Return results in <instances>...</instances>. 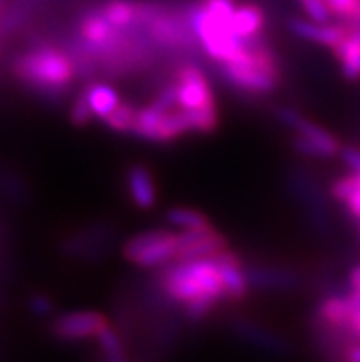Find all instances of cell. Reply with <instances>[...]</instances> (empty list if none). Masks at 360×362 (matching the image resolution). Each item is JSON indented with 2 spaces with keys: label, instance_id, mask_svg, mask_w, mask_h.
Returning a JSON list of instances; mask_svg holds the SVG:
<instances>
[{
  "label": "cell",
  "instance_id": "44dd1931",
  "mask_svg": "<svg viewBox=\"0 0 360 362\" xmlns=\"http://www.w3.org/2000/svg\"><path fill=\"white\" fill-rule=\"evenodd\" d=\"M100 9L116 28H131L137 21L138 0H107Z\"/></svg>",
  "mask_w": 360,
  "mask_h": 362
},
{
  "label": "cell",
  "instance_id": "3957f363",
  "mask_svg": "<svg viewBox=\"0 0 360 362\" xmlns=\"http://www.w3.org/2000/svg\"><path fill=\"white\" fill-rule=\"evenodd\" d=\"M156 285L169 302L186 305L195 300L226 302L219 267L214 257L175 259L156 269Z\"/></svg>",
  "mask_w": 360,
  "mask_h": 362
},
{
  "label": "cell",
  "instance_id": "484cf974",
  "mask_svg": "<svg viewBox=\"0 0 360 362\" xmlns=\"http://www.w3.org/2000/svg\"><path fill=\"white\" fill-rule=\"evenodd\" d=\"M70 119H72V124L76 125V127H85V125H88L94 118V115H92L91 107H88V103L85 101V98H83V94H79L76 100H74L72 107H70Z\"/></svg>",
  "mask_w": 360,
  "mask_h": 362
},
{
  "label": "cell",
  "instance_id": "1f68e13d",
  "mask_svg": "<svg viewBox=\"0 0 360 362\" xmlns=\"http://www.w3.org/2000/svg\"><path fill=\"white\" fill-rule=\"evenodd\" d=\"M298 2H303V0H298Z\"/></svg>",
  "mask_w": 360,
  "mask_h": 362
},
{
  "label": "cell",
  "instance_id": "4dcf8cb0",
  "mask_svg": "<svg viewBox=\"0 0 360 362\" xmlns=\"http://www.w3.org/2000/svg\"><path fill=\"white\" fill-rule=\"evenodd\" d=\"M349 285L352 289H360V265H356L352 272H349Z\"/></svg>",
  "mask_w": 360,
  "mask_h": 362
},
{
  "label": "cell",
  "instance_id": "83f0119b",
  "mask_svg": "<svg viewBox=\"0 0 360 362\" xmlns=\"http://www.w3.org/2000/svg\"><path fill=\"white\" fill-rule=\"evenodd\" d=\"M338 158L352 170V173L360 175V149H356L353 146H344L342 144L340 151H338Z\"/></svg>",
  "mask_w": 360,
  "mask_h": 362
},
{
  "label": "cell",
  "instance_id": "9a60e30c",
  "mask_svg": "<svg viewBox=\"0 0 360 362\" xmlns=\"http://www.w3.org/2000/svg\"><path fill=\"white\" fill-rule=\"evenodd\" d=\"M349 317H352V309L347 303V296H327L318 303L316 309V324L324 329L337 331L342 335L346 333Z\"/></svg>",
  "mask_w": 360,
  "mask_h": 362
},
{
  "label": "cell",
  "instance_id": "7402d4cb",
  "mask_svg": "<svg viewBox=\"0 0 360 362\" xmlns=\"http://www.w3.org/2000/svg\"><path fill=\"white\" fill-rule=\"evenodd\" d=\"M137 105H132L129 101H122L110 115H107L105 118H101V122H103V125H105L107 129H110L112 133L132 134L134 122H137Z\"/></svg>",
  "mask_w": 360,
  "mask_h": 362
},
{
  "label": "cell",
  "instance_id": "9c48e42d",
  "mask_svg": "<svg viewBox=\"0 0 360 362\" xmlns=\"http://www.w3.org/2000/svg\"><path fill=\"white\" fill-rule=\"evenodd\" d=\"M226 248H228V241L214 226L202 230H180L178 232L177 259L214 257Z\"/></svg>",
  "mask_w": 360,
  "mask_h": 362
},
{
  "label": "cell",
  "instance_id": "ffe728a7",
  "mask_svg": "<svg viewBox=\"0 0 360 362\" xmlns=\"http://www.w3.org/2000/svg\"><path fill=\"white\" fill-rule=\"evenodd\" d=\"M166 221L171 226H177L180 230H202L210 228V217L202 214L201 210L192 206H173L166 211Z\"/></svg>",
  "mask_w": 360,
  "mask_h": 362
},
{
  "label": "cell",
  "instance_id": "2e32d148",
  "mask_svg": "<svg viewBox=\"0 0 360 362\" xmlns=\"http://www.w3.org/2000/svg\"><path fill=\"white\" fill-rule=\"evenodd\" d=\"M81 94L85 98V101L88 103V107H91L92 115H94L96 119L105 118L107 115H110L122 103V98H120L118 90L110 83H88L87 87L81 90Z\"/></svg>",
  "mask_w": 360,
  "mask_h": 362
},
{
  "label": "cell",
  "instance_id": "cb8c5ba5",
  "mask_svg": "<svg viewBox=\"0 0 360 362\" xmlns=\"http://www.w3.org/2000/svg\"><path fill=\"white\" fill-rule=\"evenodd\" d=\"M359 177H356L355 173H352L347 175V177H340L338 180H335V182L331 184L329 193H331V197H333L335 201L340 202V204H346V202L359 192Z\"/></svg>",
  "mask_w": 360,
  "mask_h": 362
},
{
  "label": "cell",
  "instance_id": "7c38bea8",
  "mask_svg": "<svg viewBox=\"0 0 360 362\" xmlns=\"http://www.w3.org/2000/svg\"><path fill=\"white\" fill-rule=\"evenodd\" d=\"M287 30L294 37L306 42H315V45L325 46V48H335L338 42L347 35V30L342 23H327L320 24L315 21H306L301 17H289Z\"/></svg>",
  "mask_w": 360,
  "mask_h": 362
},
{
  "label": "cell",
  "instance_id": "4fadbf2b",
  "mask_svg": "<svg viewBox=\"0 0 360 362\" xmlns=\"http://www.w3.org/2000/svg\"><path fill=\"white\" fill-rule=\"evenodd\" d=\"M107 241H109L107 228L92 226V228L87 230H79L74 235H69L64 239L63 252L72 257H88V259H92L98 252L105 250Z\"/></svg>",
  "mask_w": 360,
  "mask_h": 362
},
{
  "label": "cell",
  "instance_id": "5bb4252c",
  "mask_svg": "<svg viewBox=\"0 0 360 362\" xmlns=\"http://www.w3.org/2000/svg\"><path fill=\"white\" fill-rule=\"evenodd\" d=\"M246 278L250 289L287 291L298 285V276L279 267H246Z\"/></svg>",
  "mask_w": 360,
  "mask_h": 362
},
{
  "label": "cell",
  "instance_id": "ac0fdd59",
  "mask_svg": "<svg viewBox=\"0 0 360 362\" xmlns=\"http://www.w3.org/2000/svg\"><path fill=\"white\" fill-rule=\"evenodd\" d=\"M335 59L340 64V74L346 81H359L360 79V42L346 35L335 48H331Z\"/></svg>",
  "mask_w": 360,
  "mask_h": 362
},
{
  "label": "cell",
  "instance_id": "30bf717a",
  "mask_svg": "<svg viewBox=\"0 0 360 362\" xmlns=\"http://www.w3.org/2000/svg\"><path fill=\"white\" fill-rule=\"evenodd\" d=\"M125 192L138 210H153L158 202V186L149 165L134 162L125 170Z\"/></svg>",
  "mask_w": 360,
  "mask_h": 362
},
{
  "label": "cell",
  "instance_id": "ba28073f",
  "mask_svg": "<svg viewBox=\"0 0 360 362\" xmlns=\"http://www.w3.org/2000/svg\"><path fill=\"white\" fill-rule=\"evenodd\" d=\"M109 322L96 311H74L61 315L52 322V335L66 342L94 339Z\"/></svg>",
  "mask_w": 360,
  "mask_h": 362
},
{
  "label": "cell",
  "instance_id": "f1b7e54d",
  "mask_svg": "<svg viewBox=\"0 0 360 362\" xmlns=\"http://www.w3.org/2000/svg\"><path fill=\"white\" fill-rule=\"evenodd\" d=\"M325 2H327L329 9L333 13V18H337L338 23L346 21L356 4V0H325Z\"/></svg>",
  "mask_w": 360,
  "mask_h": 362
},
{
  "label": "cell",
  "instance_id": "7a4b0ae2",
  "mask_svg": "<svg viewBox=\"0 0 360 362\" xmlns=\"http://www.w3.org/2000/svg\"><path fill=\"white\" fill-rule=\"evenodd\" d=\"M219 76L233 90L248 96H267L281 83V61L265 33L246 39L245 48L233 59L217 64Z\"/></svg>",
  "mask_w": 360,
  "mask_h": 362
},
{
  "label": "cell",
  "instance_id": "d6986e66",
  "mask_svg": "<svg viewBox=\"0 0 360 362\" xmlns=\"http://www.w3.org/2000/svg\"><path fill=\"white\" fill-rule=\"evenodd\" d=\"M236 333H238L241 339L248 340L254 346L261 349H267V351H278L283 354L285 351V342H283L279 337H276L274 333H270L269 329H265L261 326H255L252 322L241 320L236 324Z\"/></svg>",
  "mask_w": 360,
  "mask_h": 362
},
{
  "label": "cell",
  "instance_id": "8fae6325",
  "mask_svg": "<svg viewBox=\"0 0 360 362\" xmlns=\"http://www.w3.org/2000/svg\"><path fill=\"white\" fill-rule=\"evenodd\" d=\"M214 259L217 262V267H219L226 302L239 303L241 300H245L248 291H250V285H248L246 267L243 265L241 257L233 250L226 248V250L219 252L217 256H214Z\"/></svg>",
  "mask_w": 360,
  "mask_h": 362
},
{
  "label": "cell",
  "instance_id": "f546056e",
  "mask_svg": "<svg viewBox=\"0 0 360 362\" xmlns=\"http://www.w3.org/2000/svg\"><path fill=\"white\" fill-rule=\"evenodd\" d=\"M344 362H360V340H353L342 351Z\"/></svg>",
  "mask_w": 360,
  "mask_h": 362
},
{
  "label": "cell",
  "instance_id": "277c9868",
  "mask_svg": "<svg viewBox=\"0 0 360 362\" xmlns=\"http://www.w3.org/2000/svg\"><path fill=\"white\" fill-rule=\"evenodd\" d=\"M122 254L140 269H160L177 259L178 232L155 228L134 234L123 243Z\"/></svg>",
  "mask_w": 360,
  "mask_h": 362
},
{
  "label": "cell",
  "instance_id": "603a6c76",
  "mask_svg": "<svg viewBox=\"0 0 360 362\" xmlns=\"http://www.w3.org/2000/svg\"><path fill=\"white\" fill-rule=\"evenodd\" d=\"M96 339L98 344H100L101 354H103L107 362H125L122 340H120V335L109 326V324L98 333Z\"/></svg>",
  "mask_w": 360,
  "mask_h": 362
},
{
  "label": "cell",
  "instance_id": "e0dca14e",
  "mask_svg": "<svg viewBox=\"0 0 360 362\" xmlns=\"http://www.w3.org/2000/svg\"><path fill=\"white\" fill-rule=\"evenodd\" d=\"M265 23H267V17L260 6L243 4L233 11L232 30L241 39H252L265 32Z\"/></svg>",
  "mask_w": 360,
  "mask_h": 362
},
{
  "label": "cell",
  "instance_id": "4316f807",
  "mask_svg": "<svg viewBox=\"0 0 360 362\" xmlns=\"http://www.w3.org/2000/svg\"><path fill=\"white\" fill-rule=\"evenodd\" d=\"M28 305H30V311L37 315V317H48L54 311V302H52L50 296L41 293L32 294L30 300H28Z\"/></svg>",
  "mask_w": 360,
  "mask_h": 362
},
{
  "label": "cell",
  "instance_id": "d4e9b609",
  "mask_svg": "<svg viewBox=\"0 0 360 362\" xmlns=\"http://www.w3.org/2000/svg\"><path fill=\"white\" fill-rule=\"evenodd\" d=\"M300 6L303 9V13L315 23L327 24L333 21V13H331L325 0H303V2H300Z\"/></svg>",
  "mask_w": 360,
  "mask_h": 362
},
{
  "label": "cell",
  "instance_id": "52a82bcc",
  "mask_svg": "<svg viewBox=\"0 0 360 362\" xmlns=\"http://www.w3.org/2000/svg\"><path fill=\"white\" fill-rule=\"evenodd\" d=\"M276 116L285 127L291 129L292 133L301 134V136L309 138L310 142H315L320 151H322V155H324V160L338 156L342 142L331 131L307 118L306 115H301L300 110L292 109V107H279L276 110Z\"/></svg>",
  "mask_w": 360,
  "mask_h": 362
},
{
  "label": "cell",
  "instance_id": "8992f818",
  "mask_svg": "<svg viewBox=\"0 0 360 362\" xmlns=\"http://www.w3.org/2000/svg\"><path fill=\"white\" fill-rule=\"evenodd\" d=\"M171 79L177 88V109L192 110L217 105L210 79L204 70L192 61L178 64Z\"/></svg>",
  "mask_w": 360,
  "mask_h": 362
},
{
  "label": "cell",
  "instance_id": "6da1fadb",
  "mask_svg": "<svg viewBox=\"0 0 360 362\" xmlns=\"http://www.w3.org/2000/svg\"><path fill=\"white\" fill-rule=\"evenodd\" d=\"M11 72L24 88L46 101H61L72 81L78 78L74 57L66 48L41 45L21 52L11 63Z\"/></svg>",
  "mask_w": 360,
  "mask_h": 362
},
{
  "label": "cell",
  "instance_id": "5b68a950",
  "mask_svg": "<svg viewBox=\"0 0 360 362\" xmlns=\"http://www.w3.org/2000/svg\"><path fill=\"white\" fill-rule=\"evenodd\" d=\"M186 125L178 109H160L153 101L146 107H138L132 136L149 144H171L186 136Z\"/></svg>",
  "mask_w": 360,
  "mask_h": 362
}]
</instances>
